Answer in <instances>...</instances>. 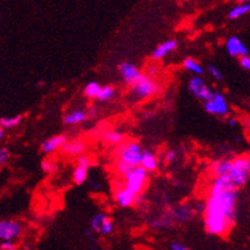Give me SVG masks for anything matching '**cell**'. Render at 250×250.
<instances>
[{"label": "cell", "mask_w": 250, "mask_h": 250, "mask_svg": "<svg viewBox=\"0 0 250 250\" xmlns=\"http://www.w3.org/2000/svg\"><path fill=\"white\" fill-rule=\"evenodd\" d=\"M226 50L227 53L230 54L231 56H234V58H241V56L249 55V51H248L247 46L243 43V41L239 37L235 36L230 37L226 41Z\"/></svg>", "instance_id": "14"}, {"label": "cell", "mask_w": 250, "mask_h": 250, "mask_svg": "<svg viewBox=\"0 0 250 250\" xmlns=\"http://www.w3.org/2000/svg\"><path fill=\"white\" fill-rule=\"evenodd\" d=\"M88 116V111H84V110H73V111L66 112L65 115H64L62 123L66 126H73V125L82 124L83 122H86Z\"/></svg>", "instance_id": "17"}, {"label": "cell", "mask_w": 250, "mask_h": 250, "mask_svg": "<svg viewBox=\"0 0 250 250\" xmlns=\"http://www.w3.org/2000/svg\"><path fill=\"white\" fill-rule=\"evenodd\" d=\"M42 168L46 172H53L54 170H55V165L50 164V162H47V161H43L42 162Z\"/></svg>", "instance_id": "33"}, {"label": "cell", "mask_w": 250, "mask_h": 250, "mask_svg": "<svg viewBox=\"0 0 250 250\" xmlns=\"http://www.w3.org/2000/svg\"><path fill=\"white\" fill-rule=\"evenodd\" d=\"M168 249L170 250H188L189 248H188L187 245H184V244L178 243V241H174V243H170V245H168Z\"/></svg>", "instance_id": "31"}, {"label": "cell", "mask_w": 250, "mask_h": 250, "mask_svg": "<svg viewBox=\"0 0 250 250\" xmlns=\"http://www.w3.org/2000/svg\"><path fill=\"white\" fill-rule=\"evenodd\" d=\"M243 124L245 125V128L250 132V116H247V118L243 119Z\"/></svg>", "instance_id": "34"}, {"label": "cell", "mask_w": 250, "mask_h": 250, "mask_svg": "<svg viewBox=\"0 0 250 250\" xmlns=\"http://www.w3.org/2000/svg\"><path fill=\"white\" fill-rule=\"evenodd\" d=\"M141 166L148 170L149 172L156 171L158 168V158L153 152L148 151V149H143L141 158Z\"/></svg>", "instance_id": "18"}, {"label": "cell", "mask_w": 250, "mask_h": 250, "mask_svg": "<svg viewBox=\"0 0 250 250\" xmlns=\"http://www.w3.org/2000/svg\"><path fill=\"white\" fill-rule=\"evenodd\" d=\"M66 141H68L66 135L64 134L54 135V137H51V138H47L46 141L42 142V145H41V151H42L43 153H46V155L54 153V152L62 149V147L65 145Z\"/></svg>", "instance_id": "13"}, {"label": "cell", "mask_w": 250, "mask_h": 250, "mask_svg": "<svg viewBox=\"0 0 250 250\" xmlns=\"http://www.w3.org/2000/svg\"><path fill=\"white\" fill-rule=\"evenodd\" d=\"M133 168H134L133 166H130V165L126 164V162H124L123 160H120V158H118V160H116L115 170H116V172H118V174L122 176V178L124 176V175L128 174L130 170H133Z\"/></svg>", "instance_id": "26"}, {"label": "cell", "mask_w": 250, "mask_h": 250, "mask_svg": "<svg viewBox=\"0 0 250 250\" xmlns=\"http://www.w3.org/2000/svg\"><path fill=\"white\" fill-rule=\"evenodd\" d=\"M101 87L102 86L100 83L92 81V82H89L88 84H86V87L83 89V95L86 96V97H88V99L96 100L97 99V96H99Z\"/></svg>", "instance_id": "24"}, {"label": "cell", "mask_w": 250, "mask_h": 250, "mask_svg": "<svg viewBox=\"0 0 250 250\" xmlns=\"http://www.w3.org/2000/svg\"><path fill=\"white\" fill-rule=\"evenodd\" d=\"M89 167H91V160H89L88 156H86L84 153L78 156V158H77V167L73 171V181H74V184L82 185L87 180Z\"/></svg>", "instance_id": "11"}, {"label": "cell", "mask_w": 250, "mask_h": 250, "mask_svg": "<svg viewBox=\"0 0 250 250\" xmlns=\"http://www.w3.org/2000/svg\"><path fill=\"white\" fill-rule=\"evenodd\" d=\"M189 91L193 96H195L197 99L202 100L203 102L208 101L213 97L214 92L212 91V88L206 84V82L203 81V78H201V76H195L193 78H190L189 81Z\"/></svg>", "instance_id": "8"}, {"label": "cell", "mask_w": 250, "mask_h": 250, "mask_svg": "<svg viewBox=\"0 0 250 250\" xmlns=\"http://www.w3.org/2000/svg\"><path fill=\"white\" fill-rule=\"evenodd\" d=\"M204 109L211 115L226 116L229 114V105H227L226 99L220 92H214L211 100L204 102Z\"/></svg>", "instance_id": "9"}, {"label": "cell", "mask_w": 250, "mask_h": 250, "mask_svg": "<svg viewBox=\"0 0 250 250\" xmlns=\"http://www.w3.org/2000/svg\"><path fill=\"white\" fill-rule=\"evenodd\" d=\"M231 167V160H217V161L212 162L211 170L213 172V176L218 175H224L229 172Z\"/></svg>", "instance_id": "20"}, {"label": "cell", "mask_w": 250, "mask_h": 250, "mask_svg": "<svg viewBox=\"0 0 250 250\" xmlns=\"http://www.w3.org/2000/svg\"><path fill=\"white\" fill-rule=\"evenodd\" d=\"M87 149V145L83 141H66L65 145L62 146L60 151L65 153L66 156H81L83 155Z\"/></svg>", "instance_id": "15"}, {"label": "cell", "mask_w": 250, "mask_h": 250, "mask_svg": "<svg viewBox=\"0 0 250 250\" xmlns=\"http://www.w3.org/2000/svg\"><path fill=\"white\" fill-rule=\"evenodd\" d=\"M130 91L137 100L149 99L158 92V83L153 79V77L142 73L130 86Z\"/></svg>", "instance_id": "5"}, {"label": "cell", "mask_w": 250, "mask_h": 250, "mask_svg": "<svg viewBox=\"0 0 250 250\" xmlns=\"http://www.w3.org/2000/svg\"><path fill=\"white\" fill-rule=\"evenodd\" d=\"M239 3H249L250 0H237Z\"/></svg>", "instance_id": "36"}, {"label": "cell", "mask_w": 250, "mask_h": 250, "mask_svg": "<svg viewBox=\"0 0 250 250\" xmlns=\"http://www.w3.org/2000/svg\"><path fill=\"white\" fill-rule=\"evenodd\" d=\"M237 189L229 175L214 176L203 208L204 227L209 235L226 236L236 218Z\"/></svg>", "instance_id": "1"}, {"label": "cell", "mask_w": 250, "mask_h": 250, "mask_svg": "<svg viewBox=\"0 0 250 250\" xmlns=\"http://www.w3.org/2000/svg\"><path fill=\"white\" fill-rule=\"evenodd\" d=\"M183 66H184L185 70L193 73V74H197V76L203 74V68H202V65L197 60L193 59V58H187V59H184Z\"/></svg>", "instance_id": "22"}, {"label": "cell", "mask_w": 250, "mask_h": 250, "mask_svg": "<svg viewBox=\"0 0 250 250\" xmlns=\"http://www.w3.org/2000/svg\"><path fill=\"white\" fill-rule=\"evenodd\" d=\"M232 184L240 189L247 184L250 179V157L247 155H243L240 157H236L231 160V167L227 172Z\"/></svg>", "instance_id": "2"}, {"label": "cell", "mask_w": 250, "mask_h": 250, "mask_svg": "<svg viewBox=\"0 0 250 250\" xmlns=\"http://www.w3.org/2000/svg\"><path fill=\"white\" fill-rule=\"evenodd\" d=\"M23 232L22 225L16 220L0 221V240H17Z\"/></svg>", "instance_id": "7"}, {"label": "cell", "mask_w": 250, "mask_h": 250, "mask_svg": "<svg viewBox=\"0 0 250 250\" xmlns=\"http://www.w3.org/2000/svg\"><path fill=\"white\" fill-rule=\"evenodd\" d=\"M119 72L122 74L123 81H124L126 84H129V86H132L133 83L137 81V78L142 74L141 70H139L134 64L128 62H122V64L119 65Z\"/></svg>", "instance_id": "12"}, {"label": "cell", "mask_w": 250, "mask_h": 250, "mask_svg": "<svg viewBox=\"0 0 250 250\" xmlns=\"http://www.w3.org/2000/svg\"><path fill=\"white\" fill-rule=\"evenodd\" d=\"M8 158H9V153H8L7 149L5 148L0 149V165H1V166L8 161Z\"/></svg>", "instance_id": "32"}, {"label": "cell", "mask_w": 250, "mask_h": 250, "mask_svg": "<svg viewBox=\"0 0 250 250\" xmlns=\"http://www.w3.org/2000/svg\"><path fill=\"white\" fill-rule=\"evenodd\" d=\"M138 197L139 195H135L134 193L129 190L124 185V183L123 185H118L114 190V201L119 207L122 208H129L138 203Z\"/></svg>", "instance_id": "10"}, {"label": "cell", "mask_w": 250, "mask_h": 250, "mask_svg": "<svg viewBox=\"0 0 250 250\" xmlns=\"http://www.w3.org/2000/svg\"><path fill=\"white\" fill-rule=\"evenodd\" d=\"M89 226L92 229V231L97 232L99 235L102 236H109L114 232L115 226H114V221L104 212L96 213L89 222Z\"/></svg>", "instance_id": "6"}, {"label": "cell", "mask_w": 250, "mask_h": 250, "mask_svg": "<svg viewBox=\"0 0 250 250\" xmlns=\"http://www.w3.org/2000/svg\"><path fill=\"white\" fill-rule=\"evenodd\" d=\"M208 73H209L216 81H218V82H222V81H224V74H222V72L218 69L217 66L208 65Z\"/></svg>", "instance_id": "27"}, {"label": "cell", "mask_w": 250, "mask_h": 250, "mask_svg": "<svg viewBox=\"0 0 250 250\" xmlns=\"http://www.w3.org/2000/svg\"><path fill=\"white\" fill-rule=\"evenodd\" d=\"M178 47V41L174 39L171 40H167V41H164L162 43H160L155 50H153V53H152V59L158 60V59H162L165 56H167L168 54L175 51Z\"/></svg>", "instance_id": "16"}, {"label": "cell", "mask_w": 250, "mask_h": 250, "mask_svg": "<svg viewBox=\"0 0 250 250\" xmlns=\"http://www.w3.org/2000/svg\"><path fill=\"white\" fill-rule=\"evenodd\" d=\"M115 92L116 89L114 86H102L96 100H99L100 102H107L115 97Z\"/></svg>", "instance_id": "23"}, {"label": "cell", "mask_w": 250, "mask_h": 250, "mask_svg": "<svg viewBox=\"0 0 250 250\" xmlns=\"http://www.w3.org/2000/svg\"><path fill=\"white\" fill-rule=\"evenodd\" d=\"M239 62H240V65L243 66L244 69H247L250 72V56L249 55H245V56H241V58H239Z\"/></svg>", "instance_id": "30"}, {"label": "cell", "mask_w": 250, "mask_h": 250, "mask_svg": "<svg viewBox=\"0 0 250 250\" xmlns=\"http://www.w3.org/2000/svg\"><path fill=\"white\" fill-rule=\"evenodd\" d=\"M23 116L22 115H16L12 118H1L0 119V128L4 129H12L16 128L17 125H20L22 122Z\"/></svg>", "instance_id": "25"}, {"label": "cell", "mask_w": 250, "mask_h": 250, "mask_svg": "<svg viewBox=\"0 0 250 250\" xmlns=\"http://www.w3.org/2000/svg\"><path fill=\"white\" fill-rule=\"evenodd\" d=\"M227 123H229V125H231V126H235V125L237 124V119L229 118L227 119Z\"/></svg>", "instance_id": "35"}, {"label": "cell", "mask_w": 250, "mask_h": 250, "mask_svg": "<svg viewBox=\"0 0 250 250\" xmlns=\"http://www.w3.org/2000/svg\"><path fill=\"white\" fill-rule=\"evenodd\" d=\"M116 147H118V151H116L118 158L123 160V161L129 164L130 166H133V167L141 166V158L142 153H143V148H142V146L139 142H123V143L118 145Z\"/></svg>", "instance_id": "4"}, {"label": "cell", "mask_w": 250, "mask_h": 250, "mask_svg": "<svg viewBox=\"0 0 250 250\" xmlns=\"http://www.w3.org/2000/svg\"><path fill=\"white\" fill-rule=\"evenodd\" d=\"M102 139L111 146H118L125 141V134L118 132V130H107V132L102 133Z\"/></svg>", "instance_id": "19"}, {"label": "cell", "mask_w": 250, "mask_h": 250, "mask_svg": "<svg viewBox=\"0 0 250 250\" xmlns=\"http://www.w3.org/2000/svg\"><path fill=\"white\" fill-rule=\"evenodd\" d=\"M148 172L143 166H137L123 176V183L135 195H142L148 183Z\"/></svg>", "instance_id": "3"}, {"label": "cell", "mask_w": 250, "mask_h": 250, "mask_svg": "<svg viewBox=\"0 0 250 250\" xmlns=\"http://www.w3.org/2000/svg\"><path fill=\"white\" fill-rule=\"evenodd\" d=\"M175 160H176V152L174 149H170V151L166 152V155H165V162H166V165H171Z\"/></svg>", "instance_id": "29"}, {"label": "cell", "mask_w": 250, "mask_h": 250, "mask_svg": "<svg viewBox=\"0 0 250 250\" xmlns=\"http://www.w3.org/2000/svg\"><path fill=\"white\" fill-rule=\"evenodd\" d=\"M248 13H250V3H241L229 12V18L230 20H237L240 17L247 16Z\"/></svg>", "instance_id": "21"}, {"label": "cell", "mask_w": 250, "mask_h": 250, "mask_svg": "<svg viewBox=\"0 0 250 250\" xmlns=\"http://www.w3.org/2000/svg\"><path fill=\"white\" fill-rule=\"evenodd\" d=\"M0 249L1 250H16L17 245L13 240H3L0 244Z\"/></svg>", "instance_id": "28"}]
</instances>
